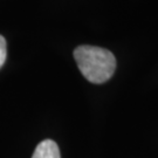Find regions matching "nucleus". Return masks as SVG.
<instances>
[{
  "label": "nucleus",
  "instance_id": "f03ea898",
  "mask_svg": "<svg viewBox=\"0 0 158 158\" xmlns=\"http://www.w3.org/2000/svg\"><path fill=\"white\" fill-rule=\"evenodd\" d=\"M32 158H61L57 144L52 139H45L35 148Z\"/></svg>",
  "mask_w": 158,
  "mask_h": 158
},
{
  "label": "nucleus",
  "instance_id": "f257e3e1",
  "mask_svg": "<svg viewBox=\"0 0 158 158\" xmlns=\"http://www.w3.org/2000/svg\"><path fill=\"white\" fill-rule=\"evenodd\" d=\"M74 59L81 74L91 83H104L116 69V59L111 52L95 46H80L74 51Z\"/></svg>",
  "mask_w": 158,
  "mask_h": 158
},
{
  "label": "nucleus",
  "instance_id": "7ed1b4c3",
  "mask_svg": "<svg viewBox=\"0 0 158 158\" xmlns=\"http://www.w3.org/2000/svg\"><path fill=\"white\" fill-rule=\"evenodd\" d=\"M7 57V45L6 40L2 35H0V68L4 66Z\"/></svg>",
  "mask_w": 158,
  "mask_h": 158
}]
</instances>
